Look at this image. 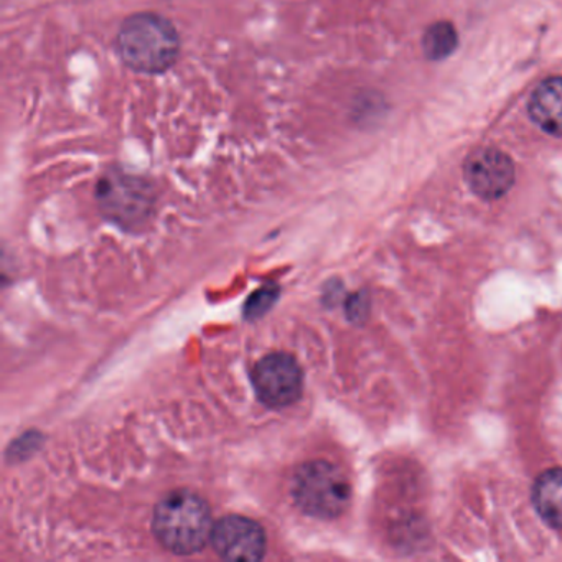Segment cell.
<instances>
[{
    "label": "cell",
    "mask_w": 562,
    "mask_h": 562,
    "mask_svg": "<svg viewBox=\"0 0 562 562\" xmlns=\"http://www.w3.org/2000/svg\"><path fill=\"white\" fill-rule=\"evenodd\" d=\"M465 180L480 199H502L515 183V166L502 150L486 147L467 159Z\"/></svg>",
    "instance_id": "cell-6"
},
{
    "label": "cell",
    "mask_w": 562,
    "mask_h": 562,
    "mask_svg": "<svg viewBox=\"0 0 562 562\" xmlns=\"http://www.w3.org/2000/svg\"><path fill=\"white\" fill-rule=\"evenodd\" d=\"M100 202L104 213L121 225L134 226L149 215L153 199L146 186L130 177H111L100 186Z\"/></svg>",
    "instance_id": "cell-7"
},
{
    "label": "cell",
    "mask_w": 562,
    "mask_h": 562,
    "mask_svg": "<svg viewBox=\"0 0 562 562\" xmlns=\"http://www.w3.org/2000/svg\"><path fill=\"white\" fill-rule=\"evenodd\" d=\"M213 549L228 561H259L266 554V532L259 522L246 516L218 519L212 531Z\"/></svg>",
    "instance_id": "cell-5"
},
{
    "label": "cell",
    "mask_w": 562,
    "mask_h": 562,
    "mask_svg": "<svg viewBox=\"0 0 562 562\" xmlns=\"http://www.w3.org/2000/svg\"><path fill=\"white\" fill-rule=\"evenodd\" d=\"M424 52L430 60H442L449 57L457 47V32L449 22L432 25L424 35Z\"/></svg>",
    "instance_id": "cell-10"
},
{
    "label": "cell",
    "mask_w": 562,
    "mask_h": 562,
    "mask_svg": "<svg viewBox=\"0 0 562 562\" xmlns=\"http://www.w3.org/2000/svg\"><path fill=\"white\" fill-rule=\"evenodd\" d=\"M291 493L295 505L305 515L334 519L344 515L350 506L351 483L340 467L318 459L295 470Z\"/></svg>",
    "instance_id": "cell-3"
},
{
    "label": "cell",
    "mask_w": 562,
    "mask_h": 562,
    "mask_svg": "<svg viewBox=\"0 0 562 562\" xmlns=\"http://www.w3.org/2000/svg\"><path fill=\"white\" fill-rule=\"evenodd\" d=\"M528 110L544 133L562 136V77L542 81L532 93Z\"/></svg>",
    "instance_id": "cell-8"
},
{
    "label": "cell",
    "mask_w": 562,
    "mask_h": 562,
    "mask_svg": "<svg viewBox=\"0 0 562 562\" xmlns=\"http://www.w3.org/2000/svg\"><path fill=\"white\" fill-rule=\"evenodd\" d=\"M213 526L209 503L190 490L167 493L154 509V536L173 554L202 551L212 539Z\"/></svg>",
    "instance_id": "cell-1"
},
{
    "label": "cell",
    "mask_w": 562,
    "mask_h": 562,
    "mask_svg": "<svg viewBox=\"0 0 562 562\" xmlns=\"http://www.w3.org/2000/svg\"><path fill=\"white\" fill-rule=\"evenodd\" d=\"M121 58L143 74H160L176 64L179 35L167 19L139 14L127 19L117 37Z\"/></svg>",
    "instance_id": "cell-2"
},
{
    "label": "cell",
    "mask_w": 562,
    "mask_h": 562,
    "mask_svg": "<svg viewBox=\"0 0 562 562\" xmlns=\"http://www.w3.org/2000/svg\"><path fill=\"white\" fill-rule=\"evenodd\" d=\"M363 304H367V299H351L350 304H348V314H350L353 321H360V318H363V314H367V308L363 307Z\"/></svg>",
    "instance_id": "cell-11"
},
{
    "label": "cell",
    "mask_w": 562,
    "mask_h": 562,
    "mask_svg": "<svg viewBox=\"0 0 562 562\" xmlns=\"http://www.w3.org/2000/svg\"><path fill=\"white\" fill-rule=\"evenodd\" d=\"M251 381L259 401L274 409L294 404L304 386L297 360L281 351L261 358L252 368Z\"/></svg>",
    "instance_id": "cell-4"
},
{
    "label": "cell",
    "mask_w": 562,
    "mask_h": 562,
    "mask_svg": "<svg viewBox=\"0 0 562 562\" xmlns=\"http://www.w3.org/2000/svg\"><path fill=\"white\" fill-rule=\"evenodd\" d=\"M532 505L542 521L562 529V469H549L532 485Z\"/></svg>",
    "instance_id": "cell-9"
}]
</instances>
